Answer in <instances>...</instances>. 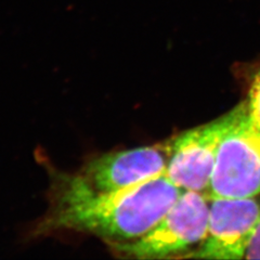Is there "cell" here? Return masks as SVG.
Returning <instances> with one entry per match:
<instances>
[{
	"mask_svg": "<svg viewBox=\"0 0 260 260\" xmlns=\"http://www.w3.org/2000/svg\"><path fill=\"white\" fill-rule=\"evenodd\" d=\"M36 158L49 177L48 208L23 232L26 243L65 233L91 234L108 244L134 241L156 225L182 193L166 175L117 191L96 190L77 172L56 168L43 150Z\"/></svg>",
	"mask_w": 260,
	"mask_h": 260,
	"instance_id": "1",
	"label": "cell"
},
{
	"mask_svg": "<svg viewBox=\"0 0 260 260\" xmlns=\"http://www.w3.org/2000/svg\"><path fill=\"white\" fill-rule=\"evenodd\" d=\"M208 218L207 195L182 191L164 217L143 237L109 246L114 254L123 258H185L206 238Z\"/></svg>",
	"mask_w": 260,
	"mask_h": 260,
	"instance_id": "2",
	"label": "cell"
},
{
	"mask_svg": "<svg viewBox=\"0 0 260 260\" xmlns=\"http://www.w3.org/2000/svg\"><path fill=\"white\" fill-rule=\"evenodd\" d=\"M260 195V130L251 121L246 100L219 143L208 198Z\"/></svg>",
	"mask_w": 260,
	"mask_h": 260,
	"instance_id": "3",
	"label": "cell"
},
{
	"mask_svg": "<svg viewBox=\"0 0 260 260\" xmlns=\"http://www.w3.org/2000/svg\"><path fill=\"white\" fill-rule=\"evenodd\" d=\"M237 112L238 105L210 123L182 133L170 142L165 175L179 189L208 197L219 143Z\"/></svg>",
	"mask_w": 260,
	"mask_h": 260,
	"instance_id": "4",
	"label": "cell"
},
{
	"mask_svg": "<svg viewBox=\"0 0 260 260\" xmlns=\"http://www.w3.org/2000/svg\"><path fill=\"white\" fill-rule=\"evenodd\" d=\"M260 220V200L209 198L206 238L185 258L237 260L245 257Z\"/></svg>",
	"mask_w": 260,
	"mask_h": 260,
	"instance_id": "5",
	"label": "cell"
},
{
	"mask_svg": "<svg viewBox=\"0 0 260 260\" xmlns=\"http://www.w3.org/2000/svg\"><path fill=\"white\" fill-rule=\"evenodd\" d=\"M170 143L110 152L88 159L77 174L92 188L117 191L166 174Z\"/></svg>",
	"mask_w": 260,
	"mask_h": 260,
	"instance_id": "6",
	"label": "cell"
},
{
	"mask_svg": "<svg viewBox=\"0 0 260 260\" xmlns=\"http://www.w3.org/2000/svg\"><path fill=\"white\" fill-rule=\"evenodd\" d=\"M246 104L251 121L260 130V71L257 72L251 81Z\"/></svg>",
	"mask_w": 260,
	"mask_h": 260,
	"instance_id": "7",
	"label": "cell"
},
{
	"mask_svg": "<svg viewBox=\"0 0 260 260\" xmlns=\"http://www.w3.org/2000/svg\"><path fill=\"white\" fill-rule=\"evenodd\" d=\"M244 259H260V220L248 243Z\"/></svg>",
	"mask_w": 260,
	"mask_h": 260,
	"instance_id": "8",
	"label": "cell"
}]
</instances>
